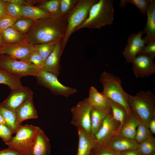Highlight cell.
Returning <instances> with one entry per match:
<instances>
[{
    "label": "cell",
    "mask_w": 155,
    "mask_h": 155,
    "mask_svg": "<svg viewBox=\"0 0 155 155\" xmlns=\"http://www.w3.org/2000/svg\"><path fill=\"white\" fill-rule=\"evenodd\" d=\"M67 25L65 17L59 16L39 19L34 21L25 36V39L34 45L62 40L65 34Z\"/></svg>",
    "instance_id": "6da1fadb"
},
{
    "label": "cell",
    "mask_w": 155,
    "mask_h": 155,
    "mask_svg": "<svg viewBox=\"0 0 155 155\" xmlns=\"http://www.w3.org/2000/svg\"><path fill=\"white\" fill-rule=\"evenodd\" d=\"M113 2L112 0H98L91 7L86 20L74 32L84 28L100 29L112 24L115 11Z\"/></svg>",
    "instance_id": "7a4b0ae2"
},
{
    "label": "cell",
    "mask_w": 155,
    "mask_h": 155,
    "mask_svg": "<svg viewBox=\"0 0 155 155\" xmlns=\"http://www.w3.org/2000/svg\"><path fill=\"white\" fill-rule=\"evenodd\" d=\"M128 100L132 114L148 126L155 118L154 94L149 90L140 91L135 96L128 94Z\"/></svg>",
    "instance_id": "3957f363"
},
{
    "label": "cell",
    "mask_w": 155,
    "mask_h": 155,
    "mask_svg": "<svg viewBox=\"0 0 155 155\" xmlns=\"http://www.w3.org/2000/svg\"><path fill=\"white\" fill-rule=\"evenodd\" d=\"M99 80L103 88L102 93L110 99L122 106L127 113H132L128 102V94L122 88L121 80L104 71L101 74Z\"/></svg>",
    "instance_id": "277c9868"
},
{
    "label": "cell",
    "mask_w": 155,
    "mask_h": 155,
    "mask_svg": "<svg viewBox=\"0 0 155 155\" xmlns=\"http://www.w3.org/2000/svg\"><path fill=\"white\" fill-rule=\"evenodd\" d=\"M98 0H78L75 6L66 16V31L61 42V49L62 52L71 36L75 30L86 20L91 7Z\"/></svg>",
    "instance_id": "5b68a950"
},
{
    "label": "cell",
    "mask_w": 155,
    "mask_h": 155,
    "mask_svg": "<svg viewBox=\"0 0 155 155\" xmlns=\"http://www.w3.org/2000/svg\"><path fill=\"white\" fill-rule=\"evenodd\" d=\"M40 129L32 124L21 125L15 136L6 144L22 155H29L30 148Z\"/></svg>",
    "instance_id": "8992f818"
},
{
    "label": "cell",
    "mask_w": 155,
    "mask_h": 155,
    "mask_svg": "<svg viewBox=\"0 0 155 155\" xmlns=\"http://www.w3.org/2000/svg\"><path fill=\"white\" fill-rule=\"evenodd\" d=\"M0 68L20 78L36 76L42 70L28 61L17 60L6 54L0 55Z\"/></svg>",
    "instance_id": "52a82bcc"
},
{
    "label": "cell",
    "mask_w": 155,
    "mask_h": 155,
    "mask_svg": "<svg viewBox=\"0 0 155 155\" xmlns=\"http://www.w3.org/2000/svg\"><path fill=\"white\" fill-rule=\"evenodd\" d=\"M36 77L39 85L48 88L55 95L68 97L77 91L74 88L63 85L59 81L57 76L44 70H41Z\"/></svg>",
    "instance_id": "ba28073f"
},
{
    "label": "cell",
    "mask_w": 155,
    "mask_h": 155,
    "mask_svg": "<svg viewBox=\"0 0 155 155\" xmlns=\"http://www.w3.org/2000/svg\"><path fill=\"white\" fill-rule=\"evenodd\" d=\"M92 108L88 98L79 102L71 109L72 115L71 123L91 133L90 112Z\"/></svg>",
    "instance_id": "9c48e42d"
},
{
    "label": "cell",
    "mask_w": 155,
    "mask_h": 155,
    "mask_svg": "<svg viewBox=\"0 0 155 155\" xmlns=\"http://www.w3.org/2000/svg\"><path fill=\"white\" fill-rule=\"evenodd\" d=\"M35 51L34 45L25 39L13 44H4L0 47V55L6 54L17 60L28 61L32 53Z\"/></svg>",
    "instance_id": "30bf717a"
},
{
    "label": "cell",
    "mask_w": 155,
    "mask_h": 155,
    "mask_svg": "<svg viewBox=\"0 0 155 155\" xmlns=\"http://www.w3.org/2000/svg\"><path fill=\"white\" fill-rule=\"evenodd\" d=\"M119 126V124L114 119L111 113H108L94 135L96 144L106 145L112 136L117 133Z\"/></svg>",
    "instance_id": "8fae6325"
},
{
    "label": "cell",
    "mask_w": 155,
    "mask_h": 155,
    "mask_svg": "<svg viewBox=\"0 0 155 155\" xmlns=\"http://www.w3.org/2000/svg\"><path fill=\"white\" fill-rule=\"evenodd\" d=\"M154 59L143 54H139L132 60L133 73L137 78L149 77L155 73Z\"/></svg>",
    "instance_id": "7c38bea8"
},
{
    "label": "cell",
    "mask_w": 155,
    "mask_h": 155,
    "mask_svg": "<svg viewBox=\"0 0 155 155\" xmlns=\"http://www.w3.org/2000/svg\"><path fill=\"white\" fill-rule=\"evenodd\" d=\"M144 34V31L141 30L136 33H131L128 38L127 43L122 53L127 63H131L145 46V41L142 38Z\"/></svg>",
    "instance_id": "4fadbf2b"
},
{
    "label": "cell",
    "mask_w": 155,
    "mask_h": 155,
    "mask_svg": "<svg viewBox=\"0 0 155 155\" xmlns=\"http://www.w3.org/2000/svg\"><path fill=\"white\" fill-rule=\"evenodd\" d=\"M33 95V92L28 87L23 86L11 91L7 98L0 103V105L12 111L16 110L24 102Z\"/></svg>",
    "instance_id": "5bb4252c"
},
{
    "label": "cell",
    "mask_w": 155,
    "mask_h": 155,
    "mask_svg": "<svg viewBox=\"0 0 155 155\" xmlns=\"http://www.w3.org/2000/svg\"><path fill=\"white\" fill-rule=\"evenodd\" d=\"M106 145L113 151L121 153L129 150L138 149L139 144L135 140L127 138L117 133L112 136Z\"/></svg>",
    "instance_id": "9a60e30c"
},
{
    "label": "cell",
    "mask_w": 155,
    "mask_h": 155,
    "mask_svg": "<svg viewBox=\"0 0 155 155\" xmlns=\"http://www.w3.org/2000/svg\"><path fill=\"white\" fill-rule=\"evenodd\" d=\"M50 140L43 130L40 129L30 150L29 155H51Z\"/></svg>",
    "instance_id": "2e32d148"
},
{
    "label": "cell",
    "mask_w": 155,
    "mask_h": 155,
    "mask_svg": "<svg viewBox=\"0 0 155 155\" xmlns=\"http://www.w3.org/2000/svg\"><path fill=\"white\" fill-rule=\"evenodd\" d=\"M61 41L57 43L52 52L45 60L43 69L57 77L60 73V60L63 53L61 49Z\"/></svg>",
    "instance_id": "e0dca14e"
},
{
    "label": "cell",
    "mask_w": 155,
    "mask_h": 155,
    "mask_svg": "<svg viewBox=\"0 0 155 155\" xmlns=\"http://www.w3.org/2000/svg\"><path fill=\"white\" fill-rule=\"evenodd\" d=\"M108 97L102 92H98L93 86L89 91L88 101L92 108L99 111L111 113L108 103Z\"/></svg>",
    "instance_id": "ac0fdd59"
},
{
    "label": "cell",
    "mask_w": 155,
    "mask_h": 155,
    "mask_svg": "<svg viewBox=\"0 0 155 155\" xmlns=\"http://www.w3.org/2000/svg\"><path fill=\"white\" fill-rule=\"evenodd\" d=\"M17 123L18 126L21 125L24 121L38 118V114L33 101V95L24 102L15 110Z\"/></svg>",
    "instance_id": "d6986e66"
},
{
    "label": "cell",
    "mask_w": 155,
    "mask_h": 155,
    "mask_svg": "<svg viewBox=\"0 0 155 155\" xmlns=\"http://www.w3.org/2000/svg\"><path fill=\"white\" fill-rule=\"evenodd\" d=\"M77 129L78 143L76 155H90L92 149L96 144L94 135L81 128Z\"/></svg>",
    "instance_id": "ffe728a7"
},
{
    "label": "cell",
    "mask_w": 155,
    "mask_h": 155,
    "mask_svg": "<svg viewBox=\"0 0 155 155\" xmlns=\"http://www.w3.org/2000/svg\"><path fill=\"white\" fill-rule=\"evenodd\" d=\"M146 13L147 20L146 24L143 31L146 34V36L143 38L146 44L155 40V0H150Z\"/></svg>",
    "instance_id": "44dd1931"
},
{
    "label": "cell",
    "mask_w": 155,
    "mask_h": 155,
    "mask_svg": "<svg viewBox=\"0 0 155 155\" xmlns=\"http://www.w3.org/2000/svg\"><path fill=\"white\" fill-rule=\"evenodd\" d=\"M140 120L132 113H128L118 134L127 138L135 140Z\"/></svg>",
    "instance_id": "7402d4cb"
},
{
    "label": "cell",
    "mask_w": 155,
    "mask_h": 155,
    "mask_svg": "<svg viewBox=\"0 0 155 155\" xmlns=\"http://www.w3.org/2000/svg\"><path fill=\"white\" fill-rule=\"evenodd\" d=\"M23 18H28L34 21L52 16L38 7L30 5H21Z\"/></svg>",
    "instance_id": "603a6c76"
},
{
    "label": "cell",
    "mask_w": 155,
    "mask_h": 155,
    "mask_svg": "<svg viewBox=\"0 0 155 155\" xmlns=\"http://www.w3.org/2000/svg\"><path fill=\"white\" fill-rule=\"evenodd\" d=\"M0 84L7 86L11 91L22 87L20 78L0 68Z\"/></svg>",
    "instance_id": "cb8c5ba5"
},
{
    "label": "cell",
    "mask_w": 155,
    "mask_h": 155,
    "mask_svg": "<svg viewBox=\"0 0 155 155\" xmlns=\"http://www.w3.org/2000/svg\"><path fill=\"white\" fill-rule=\"evenodd\" d=\"M108 103L114 119L119 124L117 134L121 127L128 114L125 109L121 105L108 98Z\"/></svg>",
    "instance_id": "d4e9b609"
},
{
    "label": "cell",
    "mask_w": 155,
    "mask_h": 155,
    "mask_svg": "<svg viewBox=\"0 0 155 155\" xmlns=\"http://www.w3.org/2000/svg\"><path fill=\"white\" fill-rule=\"evenodd\" d=\"M0 113L4 119L6 126L13 134L15 133L21 126H19L17 124L15 111L8 109L0 105Z\"/></svg>",
    "instance_id": "484cf974"
},
{
    "label": "cell",
    "mask_w": 155,
    "mask_h": 155,
    "mask_svg": "<svg viewBox=\"0 0 155 155\" xmlns=\"http://www.w3.org/2000/svg\"><path fill=\"white\" fill-rule=\"evenodd\" d=\"M108 113L92 108L90 112V122L91 134L92 135H94L97 132Z\"/></svg>",
    "instance_id": "4316f807"
},
{
    "label": "cell",
    "mask_w": 155,
    "mask_h": 155,
    "mask_svg": "<svg viewBox=\"0 0 155 155\" xmlns=\"http://www.w3.org/2000/svg\"><path fill=\"white\" fill-rule=\"evenodd\" d=\"M1 32L4 44L18 43L25 39V36L22 34L11 27L1 31Z\"/></svg>",
    "instance_id": "83f0119b"
},
{
    "label": "cell",
    "mask_w": 155,
    "mask_h": 155,
    "mask_svg": "<svg viewBox=\"0 0 155 155\" xmlns=\"http://www.w3.org/2000/svg\"><path fill=\"white\" fill-rule=\"evenodd\" d=\"M36 6L52 16H59L60 4L59 0H42Z\"/></svg>",
    "instance_id": "f1b7e54d"
},
{
    "label": "cell",
    "mask_w": 155,
    "mask_h": 155,
    "mask_svg": "<svg viewBox=\"0 0 155 155\" xmlns=\"http://www.w3.org/2000/svg\"><path fill=\"white\" fill-rule=\"evenodd\" d=\"M59 41H54L34 45L35 51L40 54L44 63L54 50L57 43Z\"/></svg>",
    "instance_id": "f546056e"
},
{
    "label": "cell",
    "mask_w": 155,
    "mask_h": 155,
    "mask_svg": "<svg viewBox=\"0 0 155 155\" xmlns=\"http://www.w3.org/2000/svg\"><path fill=\"white\" fill-rule=\"evenodd\" d=\"M138 149L142 155H150L155 152V138L151 135L139 144Z\"/></svg>",
    "instance_id": "4dcf8cb0"
},
{
    "label": "cell",
    "mask_w": 155,
    "mask_h": 155,
    "mask_svg": "<svg viewBox=\"0 0 155 155\" xmlns=\"http://www.w3.org/2000/svg\"><path fill=\"white\" fill-rule=\"evenodd\" d=\"M34 21L28 18L18 20L11 26L22 34L25 36L31 28Z\"/></svg>",
    "instance_id": "1f68e13d"
},
{
    "label": "cell",
    "mask_w": 155,
    "mask_h": 155,
    "mask_svg": "<svg viewBox=\"0 0 155 155\" xmlns=\"http://www.w3.org/2000/svg\"><path fill=\"white\" fill-rule=\"evenodd\" d=\"M6 15L14 18L18 20L23 18L21 10V5L5 0Z\"/></svg>",
    "instance_id": "d6a6232c"
},
{
    "label": "cell",
    "mask_w": 155,
    "mask_h": 155,
    "mask_svg": "<svg viewBox=\"0 0 155 155\" xmlns=\"http://www.w3.org/2000/svg\"><path fill=\"white\" fill-rule=\"evenodd\" d=\"M150 2V0H121L119 6L123 7L127 4L130 3L136 6L142 14L146 13Z\"/></svg>",
    "instance_id": "836d02e7"
},
{
    "label": "cell",
    "mask_w": 155,
    "mask_h": 155,
    "mask_svg": "<svg viewBox=\"0 0 155 155\" xmlns=\"http://www.w3.org/2000/svg\"><path fill=\"white\" fill-rule=\"evenodd\" d=\"M60 4L59 16L65 18L74 7L78 0H59Z\"/></svg>",
    "instance_id": "e575fe53"
},
{
    "label": "cell",
    "mask_w": 155,
    "mask_h": 155,
    "mask_svg": "<svg viewBox=\"0 0 155 155\" xmlns=\"http://www.w3.org/2000/svg\"><path fill=\"white\" fill-rule=\"evenodd\" d=\"M90 155H121L120 152H115L106 145L96 144L91 150Z\"/></svg>",
    "instance_id": "d590c367"
},
{
    "label": "cell",
    "mask_w": 155,
    "mask_h": 155,
    "mask_svg": "<svg viewBox=\"0 0 155 155\" xmlns=\"http://www.w3.org/2000/svg\"><path fill=\"white\" fill-rule=\"evenodd\" d=\"M28 62L40 69L43 70L44 62L40 54L34 51L30 56Z\"/></svg>",
    "instance_id": "8d00e7d4"
},
{
    "label": "cell",
    "mask_w": 155,
    "mask_h": 155,
    "mask_svg": "<svg viewBox=\"0 0 155 155\" xmlns=\"http://www.w3.org/2000/svg\"><path fill=\"white\" fill-rule=\"evenodd\" d=\"M18 20L8 15H6L0 19V30L2 31L11 27Z\"/></svg>",
    "instance_id": "74e56055"
},
{
    "label": "cell",
    "mask_w": 155,
    "mask_h": 155,
    "mask_svg": "<svg viewBox=\"0 0 155 155\" xmlns=\"http://www.w3.org/2000/svg\"><path fill=\"white\" fill-rule=\"evenodd\" d=\"M13 133L6 125L0 124V137L6 144L9 142L13 137Z\"/></svg>",
    "instance_id": "f35d334b"
},
{
    "label": "cell",
    "mask_w": 155,
    "mask_h": 155,
    "mask_svg": "<svg viewBox=\"0 0 155 155\" xmlns=\"http://www.w3.org/2000/svg\"><path fill=\"white\" fill-rule=\"evenodd\" d=\"M139 54L145 55L153 59L155 57V40L153 41L145 46Z\"/></svg>",
    "instance_id": "ab89813d"
},
{
    "label": "cell",
    "mask_w": 155,
    "mask_h": 155,
    "mask_svg": "<svg viewBox=\"0 0 155 155\" xmlns=\"http://www.w3.org/2000/svg\"><path fill=\"white\" fill-rule=\"evenodd\" d=\"M137 129L141 133L145 139L152 135V133L148 126L140 121Z\"/></svg>",
    "instance_id": "60d3db41"
},
{
    "label": "cell",
    "mask_w": 155,
    "mask_h": 155,
    "mask_svg": "<svg viewBox=\"0 0 155 155\" xmlns=\"http://www.w3.org/2000/svg\"><path fill=\"white\" fill-rule=\"evenodd\" d=\"M0 155H22L17 151L10 148L4 149L0 150Z\"/></svg>",
    "instance_id": "b9f144b4"
},
{
    "label": "cell",
    "mask_w": 155,
    "mask_h": 155,
    "mask_svg": "<svg viewBox=\"0 0 155 155\" xmlns=\"http://www.w3.org/2000/svg\"><path fill=\"white\" fill-rule=\"evenodd\" d=\"M121 155H142L138 149H131L121 152Z\"/></svg>",
    "instance_id": "7bdbcfd3"
},
{
    "label": "cell",
    "mask_w": 155,
    "mask_h": 155,
    "mask_svg": "<svg viewBox=\"0 0 155 155\" xmlns=\"http://www.w3.org/2000/svg\"><path fill=\"white\" fill-rule=\"evenodd\" d=\"M6 3L5 0H0V19L7 15L5 7Z\"/></svg>",
    "instance_id": "ee69618b"
},
{
    "label": "cell",
    "mask_w": 155,
    "mask_h": 155,
    "mask_svg": "<svg viewBox=\"0 0 155 155\" xmlns=\"http://www.w3.org/2000/svg\"><path fill=\"white\" fill-rule=\"evenodd\" d=\"M145 139L141 133L137 129L135 137V140L136 142L140 144Z\"/></svg>",
    "instance_id": "f6af8a7d"
},
{
    "label": "cell",
    "mask_w": 155,
    "mask_h": 155,
    "mask_svg": "<svg viewBox=\"0 0 155 155\" xmlns=\"http://www.w3.org/2000/svg\"><path fill=\"white\" fill-rule=\"evenodd\" d=\"M148 128L151 132L154 134H155V118L152 119L148 124Z\"/></svg>",
    "instance_id": "bcb514c9"
},
{
    "label": "cell",
    "mask_w": 155,
    "mask_h": 155,
    "mask_svg": "<svg viewBox=\"0 0 155 155\" xmlns=\"http://www.w3.org/2000/svg\"><path fill=\"white\" fill-rule=\"evenodd\" d=\"M0 124H2L6 125L5 121L2 116L0 113Z\"/></svg>",
    "instance_id": "7dc6e473"
},
{
    "label": "cell",
    "mask_w": 155,
    "mask_h": 155,
    "mask_svg": "<svg viewBox=\"0 0 155 155\" xmlns=\"http://www.w3.org/2000/svg\"><path fill=\"white\" fill-rule=\"evenodd\" d=\"M4 44L1 32L0 30V47Z\"/></svg>",
    "instance_id": "c3c4849f"
},
{
    "label": "cell",
    "mask_w": 155,
    "mask_h": 155,
    "mask_svg": "<svg viewBox=\"0 0 155 155\" xmlns=\"http://www.w3.org/2000/svg\"><path fill=\"white\" fill-rule=\"evenodd\" d=\"M150 155H155V152H153Z\"/></svg>",
    "instance_id": "681fc988"
}]
</instances>
